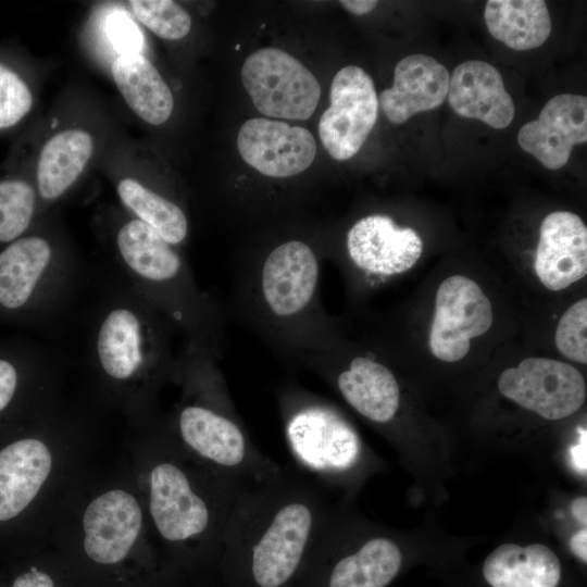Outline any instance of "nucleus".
Instances as JSON below:
<instances>
[{
	"label": "nucleus",
	"mask_w": 587,
	"mask_h": 587,
	"mask_svg": "<svg viewBox=\"0 0 587 587\" xmlns=\"http://www.w3.org/2000/svg\"><path fill=\"white\" fill-rule=\"evenodd\" d=\"M322 253L301 238H289L233 265L232 312L280 360L338 342L321 300Z\"/></svg>",
	"instance_id": "obj_1"
},
{
	"label": "nucleus",
	"mask_w": 587,
	"mask_h": 587,
	"mask_svg": "<svg viewBox=\"0 0 587 587\" xmlns=\"http://www.w3.org/2000/svg\"><path fill=\"white\" fill-rule=\"evenodd\" d=\"M280 470L246 488L228 521L224 539L246 546L258 587H282L324 536L321 485Z\"/></svg>",
	"instance_id": "obj_2"
},
{
	"label": "nucleus",
	"mask_w": 587,
	"mask_h": 587,
	"mask_svg": "<svg viewBox=\"0 0 587 587\" xmlns=\"http://www.w3.org/2000/svg\"><path fill=\"white\" fill-rule=\"evenodd\" d=\"M183 441L243 487L274 476L279 469L253 446L224 380L212 402L186 404L178 415Z\"/></svg>",
	"instance_id": "obj_3"
},
{
	"label": "nucleus",
	"mask_w": 587,
	"mask_h": 587,
	"mask_svg": "<svg viewBox=\"0 0 587 587\" xmlns=\"http://www.w3.org/2000/svg\"><path fill=\"white\" fill-rule=\"evenodd\" d=\"M277 399L289 444L319 477L354 464L358 435L334 405L296 385L279 389Z\"/></svg>",
	"instance_id": "obj_4"
},
{
	"label": "nucleus",
	"mask_w": 587,
	"mask_h": 587,
	"mask_svg": "<svg viewBox=\"0 0 587 587\" xmlns=\"http://www.w3.org/2000/svg\"><path fill=\"white\" fill-rule=\"evenodd\" d=\"M241 82L259 112L271 117L307 120L321 97L315 76L278 48L252 52L241 67Z\"/></svg>",
	"instance_id": "obj_5"
},
{
	"label": "nucleus",
	"mask_w": 587,
	"mask_h": 587,
	"mask_svg": "<svg viewBox=\"0 0 587 587\" xmlns=\"http://www.w3.org/2000/svg\"><path fill=\"white\" fill-rule=\"evenodd\" d=\"M330 104L319 122L321 141L335 160L354 157L374 128L378 97L372 77L360 66L347 65L334 76Z\"/></svg>",
	"instance_id": "obj_6"
},
{
	"label": "nucleus",
	"mask_w": 587,
	"mask_h": 587,
	"mask_svg": "<svg viewBox=\"0 0 587 587\" xmlns=\"http://www.w3.org/2000/svg\"><path fill=\"white\" fill-rule=\"evenodd\" d=\"M502 396L547 420L577 412L586 398L580 372L569 363L548 358H527L504 370L498 379Z\"/></svg>",
	"instance_id": "obj_7"
},
{
	"label": "nucleus",
	"mask_w": 587,
	"mask_h": 587,
	"mask_svg": "<svg viewBox=\"0 0 587 587\" xmlns=\"http://www.w3.org/2000/svg\"><path fill=\"white\" fill-rule=\"evenodd\" d=\"M490 300L480 286L463 275H452L438 287L429 333L432 353L445 362L463 359L473 338L491 326Z\"/></svg>",
	"instance_id": "obj_8"
},
{
	"label": "nucleus",
	"mask_w": 587,
	"mask_h": 587,
	"mask_svg": "<svg viewBox=\"0 0 587 587\" xmlns=\"http://www.w3.org/2000/svg\"><path fill=\"white\" fill-rule=\"evenodd\" d=\"M341 366L323 351L301 357L299 365L333 383L346 402L365 419L385 424L397 414L400 387L394 373L371 354H355Z\"/></svg>",
	"instance_id": "obj_9"
},
{
	"label": "nucleus",
	"mask_w": 587,
	"mask_h": 587,
	"mask_svg": "<svg viewBox=\"0 0 587 587\" xmlns=\"http://www.w3.org/2000/svg\"><path fill=\"white\" fill-rule=\"evenodd\" d=\"M346 251L353 266L367 277L386 278L414 266L423 241L415 229L397 225L390 216L370 214L347 232Z\"/></svg>",
	"instance_id": "obj_10"
},
{
	"label": "nucleus",
	"mask_w": 587,
	"mask_h": 587,
	"mask_svg": "<svg viewBox=\"0 0 587 587\" xmlns=\"http://www.w3.org/2000/svg\"><path fill=\"white\" fill-rule=\"evenodd\" d=\"M237 148L246 163L274 178L302 173L316 154L315 139L307 128L263 117L241 125Z\"/></svg>",
	"instance_id": "obj_11"
},
{
	"label": "nucleus",
	"mask_w": 587,
	"mask_h": 587,
	"mask_svg": "<svg viewBox=\"0 0 587 587\" xmlns=\"http://www.w3.org/2000/svg\"><path fill=\"white\" fill-rule=\"evenodd\" d=\"M149 484L150 514L164 539L186 541L208 532L214 521L213 511L183 469L162 462L152 469Z\"/></svg>",
	"instance_id": "obj_12"
},
{
	"label": "nucleus",
	"mask_w": 587,
	"mask_h": 587,
	"mask_svg": "<svg viewBox=\"0 0 587 587\" xmlns=\"http://www.w3.org/2000/svg\"><path fill=\"white\" fill-rule=\"evenodd\" d=\"M587 141V98L574 93L554 96L538 118L524 124L520 147L549 170L564 166L576 145Z\"/></svg>",
	"instance_id": "obj_13"
},
{
	"label": "nucleus",
	"mask_w": 587,
	"mask_h": 587,
	"mask_svg": "<svg viewBox=\"0 0 587 587\" xmlns=\"http://www.w3.org/2000/svg\"><path fill=\"white\" fill-rule=\"evenodd\" d=\"M535 272L548 289L559 291L587 274V227L569 211H555L541 222Z\"/></svg>",
	"instance_id": "obj_14"
},
{
	"label": "nucleus",
	"mask_w": 587,
	"mask_h": 587,
	"mask_svg": "<svg viewBox=\"0 0 587 587\" xmlns=\"http://www.w3.org/2000/svg\"><path fill=\"white\" fill-rule=\"evenodd\" d=\"M141 525V509L129 492L107 491L92 500L85 511L84 549L98 563H117L133 547Z\"/></svg>",
	"instance_id": "obj_15"
},
{
	"label": "nucleus",
	"mask_w": 587,
	"mask_h": 587,
	"mask_svg": "<svg viewBox=\"0 0 587 587\" xmlns=\"http://www.w3.org/2000/svg\"><path fill=\"white\" fill-rule=\"evenodd\" d=\"M450 75L426 54H411L398 62L391 88L382 91L378 103L386 117L402 124L412 115L430 111L445 101Z\"/></svg>",
	"instance_id": "obj_16"
},
{
	"label": "nucleus",
	"mask_w": 587,
	"mask_h": 587,
	"mask_svg": "<svg viewBox=\"0 0 587 587\" xmlns=\"http://www.w3.org/2000/svg\"><path fill=\"white\" fill-rule=\"evenodd\" d=\"M447 96L452 110L463 117L497 129L513 121V100L499 71L487 62L470 60L459 64L449 79Z\"/></svg>",
	"instance_id": "obj_17"
},
{
	"label": "nucleus",
	"mask_w": 587,
	"mask_h": 587,
	"mask_svg": "<svg viewBox=\"0 0 587 587\" xmlns=\"http://www.w3.org/2000/svg\"><path fill=\"white\" fill-rule=\"evenodd\" d=\"M51 466V453L38 439H21L0 451V521L15 517L30 503Z\"/></svg>",
	"instance_id": "obj_18"
},
{
	"label": "nucleus",
	"mask_w": 587,
	"mask_h": 587,
	"mask_svg": "<svg viewBox=\"0 0 587 587\" xmlns=\"http://www.w3.org/2000/svg\"><path fill=\"white\" fill-rule=\"evenodd\" d=\"M483 575L491 587H557L561 564L545 545L503 544L485 559Z\"/></svg>",
	"instance_id": "obj_19"
},
{
	"label": "nucleus",
	"mask_w": 587,
	"mask_h": 587,
	"mask_svg": "<svg viewBox=\"0 0 587 587\" xmlns=\"http://www.w3.org/2000/svg\"><path fill=\"white\" fill-rule=\"evenodd\" d=\"M114 82L130 109L143 121L161 125L174 108L172 91L142 54L120 55L111 66Z\"/></svg>",
	"instance_id": "obj_20"
},
{
	"label": "nucleus",
	"mask_w": 587,
	"mask_h": 587,
	"mask_svg": "<svg viewBox=\"0 0 587 587\" xmlns=\"http://www.w3.org/2000/svg\"><path fill=\"white\" fill-rule=\"evenodd\" d=\"M485 23L490 35L514 50L541 46L551 33V18L542 0H489Z\"/></svg>",
	"instance_id": "obj_21"
},
{
	"label": "nucleus",
	"mask_w": 587,
	"mask_h": 587,
	"mask_svg": "<svg viewBox=\"0 0 587 587\" xmlns=\"http://www.w3.org/2000/svg\"><path fill=\"white\" fill-rule=\"evenodd\" d=\"M97 350L109 376L120 380L134 376L147 359L146 337L138 316L128 309L110 312L100 326Z\"/></svg>",
	"instance_id": "obj_22"
},
{
	"label": "nucleus",
	"mask_w": 587,
	"mask_h": 587,
	"mask_svg": "<svg viewBox=\"0 0 587 587\" xmlns=\"http://www.w3.org/2000/svg\"><path fill=\"white\" fill-rule=\"evenodd\" d=\"M93 150L91 136L79 128L58 133L43 146L37 163L40 196L60 197L80 175Z\"/></svg>",
	"instance_id": "obj_23"
},
{
	"label": "nucleus",
	"mask_w": 587,
	"mask_h": 587,
	"mask_svg": "<svg viewBox=\"0 0 587 587\" xmlns=\"http://www.w3.org/2000/svg\"><path fill=\"white\" fill-rule=\"evenodd\" d=\"M51 259V247L41 237L15 240L0 253V304L22 307L32 296Z\"/></svg>",
	"instance_id": "obj_24"
},
{
	"label": "nucleus",
	"mask_w": 587,
	"mask_h": 587,
	"mask_svg": "<svg viewBox=\"0 0 587 587\" xmlns=\"http://www.w3.org/2000/svg\"><path fill=\"white\" fill-rule=\"evenodd\" d=\"M402 563L399 547L386 537L366 540L334 565L328 587H386Z\"/></svg>",
	"instance_id": "obj_25"
},
{
	"label": "nucleus",
	"mask_w": 587,
	"mask_h": 587,
	"mask_svg": "<svg viewBox=\"0 0 587 587\" xmlns=\"http://www.w3.org/2000/svg\"><path fill=\"white\" fill-rule=\"evenodd\" d=\"M117 192L123 203L168 243L178 245L186 238L188 221L177 204L132 178L121 180Z\"/></svg>",
	"instance_id": "obj_26"
},
{
	"label": "nucleus",
	"mask_w": 587,
	"mask_h": 587,
	"mask_svg": "<svg viewBox=\"0 0 587 587\" xmlns=\"http://www.w3.org/2000/svg\"><path fill=\"white\" fill-rule=\"evenodd\" d=\"M35 209V191L22 179L0 180V241H11L28 227Z\"/></svg>",
	"instance_id": "obj_27"
},
{
	"label": "nucleus",
	"mask_w": 587,
	"mask_h": 587,
	"mask_svg": "<svg viewBox=\"0 0 587 587\" xmlns=\"http://www.w3.org/2000/svg\"><path fill=\"white\" fill-rule=\"evenodd\" d=\"M129 4L136 18L163 39H180L190 30V15L174 1L133 0Z\"/></svg>",
	"instance_id": "obj_28"
},
{
	"label": "nucleus",
	"mask_w": 587,
	"mask_h": 587,
	"mask_svg": "<svg viewBox=\"0 0 587 587\" xmlns=\"http://www.w3.org/2000/svg\"><path fill=\"white\" fill-rule=\"evenodd\" d=\"M555 346L567 359L587 363V299L572 304L561 316L555 330Z\"/></svg>",
	"instance_id": "obj_29"
},
{
	"label": "nucleus",
	"mask_w": 587,
	"mask_h": 587,
	"mask_svg": "<svg viewBox=\"0 0 587 587\" xmlns=\"http://www.w3.org/2000/svg\"><path fill=\"white\" fill-rule=\"evenodd\" d=\"M32 92L26 83L0 62V129L15 126L30 111Z\"/></svg>",
	"instance_id": "obj_30"
},
{
	"label": "nucleus",
	"mask_w": 587,
	"mask_h": 587,
	"mask_svg": "<svg viewBox=\"0 0 587 587\" xmlns=\"http://www.w3.org/2000/svg\"><path fill=\"white\" fill-rule=\"evenodd\" d=\"M104 32L118 57L141 54L145 38L127 12L123 10L110 12L104 22Z\"/></svg>",
	"instance_id": "obj_31"
},
{
	"label": "nucleus",
	"mask_w": 587,
	"mask_h": 587,
	"mask_svg": "<svg viewBox=\"0 0 587 587\" xmlns=\"http://www.w3.org/2000/svg\"><path fill=\"white\" fill-rule=\"evenodd\" d=\"M17 383L14 366L8 361L0 360V411L11 401Z\"/></svg>",
	"instance_id": "obj_32"
},
{
	"label": "nucleus",
	"mask_w": 587,
	"mask_h": 587,
	"mask_svg": "<svg viewBox=\"0 0 587 587\" xmlns=\"http://www.w3.org/2000/svg\"><path fill=\"white\" fill-rule=\"evenodd\" d=\"M13 587H54L51 577L38 571L36 567L20 575L13 583Z\"/></svg>",
	"instance_id": "obj_33"
},
{
	"label": "nucleus",
	"mask_w": 587,
	"mask_h": 587,
	"mask_svg": "<svg viewBox=\"0 0 587 587\" xmlns=\"http://www.w3.org/2000/svg\"><path fill=\"white\" fill-rule=\"evenodd\" d=\"M339 3L350 13L363 15L373 11L378 2L373 0H341Z\"/></svg>",
	"instance_id": "obj_34"
},
{
	"label": "nucleus",
	"mask_w": 587,
	"mask_h": 587,
	"mask_svg": "<svg viewBox=\"0 0 587 587\" xmlns=\"http://www.w3.org/2000/svg\"><path fill=\"white\" fill-rule=\"evenodd\" d=\"M571 550L572 552L583 562H587V529L583 528L578 530L571 538Z\"/></svg>",
	"instance_id": "obj_35"
},
{
	"label": "nucleus",
	"mask_w": 587,
	"mask_h": 587,
	"mask_svg": "<svg viewBox=\"0 0 587 587\" xmlns=\"http://www.w3.org/2000/svg\"><path fill=\"white\" fill-rule=\"evenodd\" d=\"M572 459L577 470L586 473V434L582 436L579 444L573 447Z\"/></svg>",
	"instance_id": "obj_36"
},
{
	"label": "nucleus",
	"mask_w": 587,
	"mask_h": 587,
	"mask_svg": "<svg viewBox=\"0 0 587 587\" xmlns=\"http://www.w3.org/2000/svg\"><path fill=\"white\" fill-rule=\"evenodd\" d=\"M572 513L575 516V519L580 522L583 525L586 526L587 524V498L586 497H578L573 500L572 505Z\"/></svg>",
	"instance_id": "obj_37"
}]
</instances>
